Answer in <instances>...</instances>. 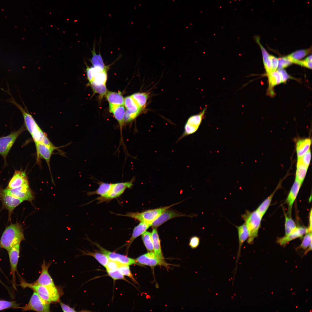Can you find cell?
Instances as JSON below:
<instances>
[{"instance_id":"cell-1","label":"cell","mask_w":312,"mask_h":312,"mask_svg":"<svg viewBox=\"0 0 312 312\" xmlns=\"http://www.w3.org/2000/svg\"><path fill=\"white\" fill-rule=\"evenodd\" d=\"M12 102L21 112L26 129L31 134L34 143H41L51 147L55 146L38 126L32 116L16 101H13Z\"/></svg>"},{"instance_id":"cell-2","label":"cell","mask_w":312,"mask_h":312,"mask_svg":"<svg viewBox=\"0 0 312 312\" xmlns=\"http://www.w3.org/2000/svg\"><path fill=\"white\" fill-rule=\"evenodd\" d=\"M25 239L22 227L18 224H12L5 229L0 241L2 248L8 251L14 246Z\"/></svg>"},{"instance_id":"cell-3","label":"cell","mask_w":312,"mask_h":312,"mask_svg":"<svg viewBox=\"0 0 312 312\" xmlns=\"http://www.w3.org/2000/svg\"><path fill=\"white\" fill-rule=\"evenodd\" d=\"M20 285L23 288L31 289L47 303L50 304L59 300L60 294L55 285L47 286L36 284L34 283H28L23 280H21Z\"/></svg>"},{"instance_id":"cell-4","label":"cell","mask_w":312,"mask_h":312,"mask_svg":"<svg viewBox=\"0 0 312 312\" xmlns=\"http://www.w3.org/2000/svg\"><path fill=\"white\" fill-rule=\"evenodd\" d=\"M242 217L245 221L248 232L247 243L249 244H252L255 238L258 236L262 218L256 210L252 212L246 210L245 213L242 215Z\"/></svg>"},{"instance_id":"cell-5","label":"cell","mask_w":312,"mask_h":312,"mask_svg":"<svg viewBox=\"0 0 312 312\" xmlns=\"http://www.w3.org/2000/svg\"><path fill=\"white\" fill-rule=\"evenodd\" d=\"M172 204L170 206L146 210L141 212H129L125 214H118V215L130 217L141 222L152 224L159 216L165 211L171 207L179 203Z\"/></svg>"},{"instance_id":"cell-6","label":"cell","mask_w":312,"mask_h":312,"mask_svg":"<svg viewBox=\"0 0 312 312\" xmlns=\"http://www.w3.org/2000/svg\"><path fill=\"white\" fill-rule=\"evenodd\" d=\"M207 108V107H205L198 114L192 115L189 118L185 125L183 133L178 139L176 142L183 137L192 134L197 131L203 119L205 117Z\"/></svg>"},{"instance_id":"cell-7","label":"cell","mask_w":312,"mask_h":312,"mask_svg":"<svg viewBox=\"0 0 312 312\" xmlns=\"http://www.w3.org/2000/svg\"><path fill=\"white\" fill-rule=\"evenodd\" d=\"M24 127L23 125L17 131L0 138V154L4 160H5L8 153L17 138L25 131Z\"/></svg>"},{"instance_id":"cell-8","label":"cell","mask_w":312,"mask_h":312,"mask_svg":"<svg viewBox=\"0 0 312 312\" xmlns=\"http://www.w3.org/2000/svg\"><path fill=\"white\" fill-rule=\"evenodd\" d=\"M23 311L31 310L37 312H48L50 311V304L44 300L38 295L34 291L27 305L22 307H18Z\"/></svg>"},{"instance_id":"cell-9","label":"cell","mask_w":312,"mask_h":312,"mask_svg":"<svg viewBox=\"0 0 312 312\" xmlns=\"http://www.w3.org/2000/svg\"><path fill=\"white\" fill-rule=\"evenodd\" d=\"M135 178L133 177L130 181L112 183L110 189L107 196L103 198H98L101 201L111 200L118 197L125 190L130 188L133 185Z\"/></svg>"},{"instance_id":"cell-10","label":"cell","mask_w":312,"mask_h":312,"mask_svg":"<svg viewBox=\"0 0 312 312\" xmlns=\"http://www.w3.org/2000/svg\"><path fill=\"white\" fill-rule=\"evenodd\" d=\"M5 192L24 201L30 202L34 198V194L29 185V183L15 188L3 189Z\"/></svg>"},{"instance_id":"cell-11","label":"cell","mask_w":312,"mask_h":312,"mask_svg":"<svg viewBox=\"0 0 312 312\" xmlns=\"http://www.w3.org/2000/svg\"><path fill=\"white\" fill-rule=\"evenodd\" d=\"M135 260L138 263L151 267L167 265L164 259L159 257L153 252H150L142 255Z\"/></svg>"},{"instance_id":"cell-12","label":"cell","mask_w":312,"mask_h":312,"mask_svg":"<svg viewBox=\"0 0 312 312\" xmlns=\"http://www.w3.org/2000/svg\"><path fill=\"white\" fill-rule=\"evenodd\" d=\"M94 244L98 247L100 252L106 255L109 259L116 261L120 264L129 265L138 263L135 259L131 258L121 254L107 250L97 243H94Z\"/></svg>"},{"instance_id":"cell-13","label":"cell","mask_w":312,"mask_h":312,"mask_svg":"<svg viewBox=\"0 0 312 312\" xmlns=\"http://www.w3.org/2000/svg\"><path fill=\"white\" fill-rule=\"evenodd\" d=\"M20 243L13 246L8 251L9 260L11 266V274L12 276V283L13 287L16 289V277L15 273L19 258Z\"/></svg>"},{"instance_id":"cell-14","label":"cell","mask_w":312,"mask_h":312,"mask_svg":"<svg viewBox=\"0 0 312 312\" xmlns=\"http://www.w3.org/2000/svg\"><path fill=\"white\" fill-rule=\"evenodd\" d=\"M182 216L191 217L190 215H186L176 210L168 209L162 213L153 222L151 226L153 228H157L169 220Z\"/></svg>"},{"instance_id":"cell-15","label":"cell","mask_w":312,"mask_h":312,"mask_svg":"<svg viewBox=\"0 0 312 312\" xmlns=\"http://www.w3.org/2000/svg\"><path fill=\"white\" fill-rule=\"evenodd\" d=\"M308 232V229L304 227H296L288 234L279 238L277 242L279 245L285 246L290 241L298 237H302Z\"/></svg>"},{"instance_id":"cell-16","label":"cell","mask_w":312,"mask_h":312,"mask_svg":"<svg viewBox=\"0 0 312 312\" xmlns=\"http://www.w3.org/2000/svg\"><path fill=\"white\" fill-rule=\"evenodd\" d=\"M37 159L39 158L44 159L46 161L50 169V161L53 151L57 148L55 146L51 147L42 143L35 142Z\"/></svg>"},{"instance_id":"cell-17","label":"cell","mask_w":312,"mask_h":312,"mask_svg":"<svg viewBox=\"0 0 312 312\" xmlns=\"http://www.w3.org/2000/svg\"><path fill=\"white\" fill-rule=\"evenodd\" d=\"M0 199L5 207L10 213L23 201L3 191V189L0 190Z\"/></svg>"},{"instance_id":"cell-18","label":"cell","mask_w":312,"mask_h":312,"mask_svg":"<svg viewBox=\"0 0 312 312\" xmlns=\"http://www.w3.org/2000/svg\"><path fill=\"white\" fill-rule=\"evenodd\" d=\"M51 263H46L44 260L41 265V271L37 280L34 283L36 284L44 286H55L53 281L48 272Z\"/></svg>"},{"instance_id":"cell-19","label":"cell","mask_w":312,"mask_h":312,"mask_svg":"<svg viewBox=\"0 0 312 312\" xmlns=\"http://www.w3.org/2000/svg\"><path fill=\"white\" fill-rule=\"evenodd\" d=\"M238 231L239 247L236 261V267L235 270V276L237 270L238 259L241 255V248L243 243L248 238L249 234L247 227L245 223L239 226H235Z\"/></svg>"},{"instance_id":"cell-20","label":"cell","mask_w":312,"mask_h":312,"mask_svg":"<svg viewBox=\"0 0 312 312\" xmlns=\"http://www.w3.org/2000/svg\"><path fill=\"white\" fill-rule=\"evenodd\" d=\"M27 183L28 181L25 172L16 170L9 182L7 188L13 189Z\"/></svg>"},{"instance_id":"cell-21","label":"cell","mask_w":312,"mask_h":312,"mask_svg":"<svg viewBox=\"0 0 312 312\" xmlns=\"http://www.w3.org/2000/svg\"><path fill=\"white\" fill-rule=\"evenodd\" d=\"M267 75L268 87L267 91V94L271 97H273L275 95L274 87L282 83L281 77L277 70L272 72Z\"/></svg>"},{"instance_id":"cell-22","label":"cell","mask_w":312,"mask_h":312,"mask_svg":"<svg viewBox=\"0 0 312 312\" xmlns=\"http://www.w3.org/2000/svg\"><path fill=\"white\" fill-rule=\"evenodd\" d=\"M302 183L299 181L295 180L291 188L285 202L288 206V216H291V211L293 203L298 194Z\"/></svg>"},{"instance_id":"cell-23","label":"cell","mask_w":312,"mask_h":312,"mask_svg":"<svg viewBox=\"0 0 312 312\" xmlns=\"http://www.w3.org/2000/svg\"><path fill=\"white\" fill-rule=\"evenodd\" d=\"M151 225V224L149 223L140 222L134 229L131 236L125 244L126 245L129 247L134 240L146 231Z\"/></svg>"},{"instance_id":"cell-24","label":"cell","mask_w":312,"mask_h":312,"mask_svg":"<svg viewBox=\"0 0 312 312\" xmlns=\"http://www.w3.org/2000/svg\"><path fill=\"white\" fill-rule=\"evenodd\" d=\"M311 143L310 138L298 139L296 142V149L298 159L300 158L309 149Z\"/></svg>"},{"instance_id":"cell-25","label":"cell","mask_w":312,"mask_h":312,"mask_svg":"<svg viewBox=\"0 0 312 312\" xmlns=\"http://www.w3.org/2000/svg\"><path fill=\"white\" fill-rule=\"evenodd\" d=\"M109 110L118 121L121 129L124 122V117L125 111L124 105L109 104Z\"/></svg>"},{"instance_id":"cell-26","label":"cell","mask_w":312,"mask_h":312,"mask_svg":"<svg viewBox=\"0 0 312 312\" xmlns=\"http://www.w3.org/2000/svg\"><path fill=\"white\" fill-rule=\"evenodd\" d=\"M105 95L109 104L124 105V99L120 93L107 91Z\"/></svg>"},{"instance_id":"cell-27","label":"cell","mask_w":312,"mask_h":312,"mask_svg":"<svg viewBox=\"0 0 312 312\" xmlns=\"http://www.w3.org/2000/svg\"><path fill=\"white\" fill-rule=\"evenodd\" d=\"M151 233L153 241V252L159 257L164 259L161 250L160 240L157 228H153Z\"/></svg>"},{"instance_id":"cell-28","label":"cell","mask_w":312,"mask_h":312,"mask_svg":"<svg viewBox=\"0 0 312 312\" xmlns=\"http://www.w3.org/2000/svg\"><path fill=\"white\" fill-rule=\"evenodd\" d=\"M124 104L127 110L138 116L142 110L131 96H127L124 99Z\"/></svg>"},{"instance_id":"cell-29","label":"cell","mask_w":312,"mask_h":312,"mask_svg":"<svg viewBox=\"0 0 312 312\" xmlns=\"http://www.w3.org/2000/svg\"><path fill=\"white\" fill-rule=\"evenodd\" d=\"M99 186L98 189L95 191L89 192L88 193L89 195L94 194H97L100 196L99 198H103L105 197L109 192L112 183H107L101 182L99 183Z\"/></svg>"},{"instance_id":"cell-30","label":"cell","mask_w":312,"mask_h":312,"mask_svg":"<svg viewBox=\"0 0 312 312\" xmlns=\"http://www.w3.org/2000/svg\"><path fill=\"white\" fill-rule=\"evenodd\" d=\"M255 40L259 45L262 52L263 62L267 75L272 72L271 62L270 59V55L266 51L261 44L259 37H255Z\"/></svg>"},{"instance_id":"cell-31","label":"cell","mask_w":312,"mask_h":312,"mask_svg":"<svg viewBox=\"0 0 312 312\" xmlns=\"http://www.w3.org/2000/svg\"><path fill=\"white\" fill-rule=\"evenodd\" d=\"M308 168L302 162L300 158L298 159L296 179L302 184L306 175Z\"/></svg>"},{"instance_id":"cell-32","label":"cell","mask_w":312,"mask_h":312,"mask_svg":"<svg viewBox=\"0 0 312 312\" xmlns=\"http://www.w3.org/2000/svg\"><path fill=\"white\" fill-rule=\"evenodd\" d=\"M280 185L279 183V184L278 185L274 191L261 203L256 210L259 213L262 218L268 209L274 194L276 190L278 189V187H280Z\"/></svg>"},{"instance_id":"cell-33","label":"cell","mask_w":312,"mask_h":312,"mask_svg":"<svg viewBox=\"0 0 312 312\" xmlns=\"http://www.w3.org/2000/svg\"><path fill=\"white\" fill-rule=\"evenodd\" d=\"M148 95V94L146 93L137 92L131 96L137 104L142 109L146 106Z\"/></svg>"},{"instance_id":"cell-34","label":"cell","mask_w":312,"mask_h":312,"mask_svg":"<svg viewBox=\"0 0 312 312\" xmlns=\"http://www.w3.org/2000/svg\"><path fill=\"white\" fill-rule=\"evenodd\" d=\"M107 77V69L103 70L98 72L90 83H93L97 85L106 84Z\"/></svg>"},{"instance_id":"cell-35","label":"cell","mask_w":312,"mask_h":312,"mask_svg":"<svg viewBox=\"0 0 312 312\" xmlns=\"http://www.w3.org/2000/svg\"><path fill=\"white\" fill-rule=\"evenodd\" d=\"M83 252V254L85 255H89L93 257L100 264L105 267L109 260L106 255L102 253L92 252Z\"/></svg>"},{"instance_id":"cell-36","label":"cell","mask_w":312,"mask_h":312,"mask_svg":"<svg viewBox=\"0 0 312 312\" xmlns=\"http://www.w3.org/2000/svg\"><path fill=\"white\" fill-rule=\"evenodd\" d=\"M311 52V48L296 51L287 56L291 60L292 63H294L296 60L302 59Z\"/></svg>"},{"instance_id":"cell-37","label":"cell","mask_w":312,"mask_h":312,"mask_svg":"<svg viewBox=\"0 0 312 312\" xmlns=\"http://www.w3.org/2000/svg\"><path fill=\"white\" fill-rule=\"evenodd\" d=\"M142 235V241L147 250L150 252H153L151 233L146 231Z\"/></svg>"},{"instance_id":"cell-38","label":"cell","mask_w":312,"mask_h":312,"mask_svg":"<svg viewBox=\"0 0 312 312\" xmlns=\"http://www.w3.org/2000/svg\"><path fill=\"white\" fill-rule=\"evenodd\" d=\"M285 235L289 233L297 226L296 224L292 219L291 216H288L285 213Z\"/></svg>"},{"instance_id":"cell-39","label":"cell","mask_w":312,"mask_h":312,"mask_svg":"<svg viewBox=\"0 0 312 312\" xmlns=\"http://www.w3.org/2000/svg\"><path fill=\"white\" fill-rule=\"evenodd\" d=\"M94 52L91 60L93 66L99 67L103 69H107L101 55L100 54H96L95 52Z\"/></svg>"},{"instance_id":"cell-40","label":"cell","mask_w":312,"mask_h":312,"mask_svg":"<svg viewBox=\"0 0 312 312\" xmlns=\"http://www.w3.org/2000/svg\"><path fill=\"white\" fill-rule=\"evenodd\" d=\"M90 83L94 92L99 94L102 97L106 94L107 92L106 84L97 85L92 82Z\"/></svg>"},{"instance_id":"cell-41","label":"cell","mask_w":312,"mask_h":312,"mask_svg":"<svg viewBox=\"0 0 312 312\" xmlns=\"http://www.w3.org/2000/svg\"><path fill=\"white\" fill-rule=\"evenodd\" d=\"M304 237L299 247L304 250H305L312 243V232H307Z\"/></svg>"},{"instance_id":"cell-42","label":"cell","mask_w":312,"mask_h":312,"mask_svg":"<svg viewBox=\"0 0 312 312\" xmlns=\"http://www.w3.org/2000/svg\"><path fill=\"white\" fill-rule=\"evenodd\" d=\"M104 70L105 69H103L98 67L94 66L90 67H87L86 69V73L87 79L89 82L92 81L95 75L98 72Z\"/></svg>"},{"instance_id":"cell-43","label":"cell","mask_w":312,"mask_h":312,"mask_svg":"<svg viewBox=\"0 0 312 312\" xmlns=\"http://www.w3.org/2000/svg\"><path fill=\"white\" fill-rule=\"evenodd\" d=\"M129 265H128L120 264L118 269L124 276L129 277L135 281V280L131 272Z\"/></svg>"},{"instance_id":"cell-44","label":"cell","mask_w":312,"mask_h":312,"mask_svg":"<svg viewBox=\"0 0 312 312\" xmlns=\"http://www.w3.org/2000/svg\"><path fill=\"white\" fill-rule=\"evenodd\" d=\"M19 307L15 302L0 300V311L9 308H17Z\"/></svg>"},{"instance_id":"cell-45","label":"cell","mask_w":312,"mask_h":312,"mask_svg":"<svg viewBox=\"0 0 312 312\" xmlns=\"http://www.w3.org/2000/svg\"><path fill=\"white\" fill-rule=\"evenodd\" d=\"M278 60V67L279 69H283L288 66L292 63L291 60L287 56L279 58Z\"/></svg>"},{"instance_id":"cell-46","label":"cell","mask_w":312,"mask_h":312,"mask_svg":"<svg viewBox=\"0 0 312 312\" xmlns=\"http://www.w3.org/2000/svg\"><path fill=\"white\" fill-rule=\"evenodd\" d=\"M107 272L109 275L114 280H125L124 275L118 269Z\"/></svg>"},{"instance_id":"cell-47","label":"cell","mask_w":312,"mask_h":312,"mask_svg":"<svg viewBox=\"0 0 312 312\" xmlns=\"http://www.w3.org/2000/svg\"><path fill=\"white\" fill-rule=\"evenodd\" d=\"M120 264L116 261L109 259L105 267L107 271L114 270L118 269Z\"/></svg>"},{"instance_id":"cell-48","label":"cell","mask_w":312,"mask_h":312,"mask_svg":"<svg viewBox=\"0 0 312 312\" xmlns=\"http://www.w3.org/2000/svg\"><path fill=\"white\" fill-rule=\"evenodd\" d=\"M304 164L308 167L311 159V152L310 149L300 158Z\"/></svg>"},{"instance_id":"cell-49","label":"cell","mask_w":312,"mask_h":312,"mask_svg":"<svg viewBox=\"0 0 312 312\" xmlns=\"http://www.w3.org/2000/svg\"><path fill=\"white\" fill-rule=\"evenodd\" d=\"M200 243V239L198 236H195L192 237L190 239L189 245L192 249L197 248Z\"/></svg>"},{"instance_id":"cell-50","label":"cell","mask_w":312,"mask_h":312,"mask_svg":"<svg viewBox=\"0 0 312 312\" xmlns=\"http://www.w3.org/2000/svg\"><path fill=\"white\" fill-rule=\"evenodd\" d=\"M138 115L132 113L127 110L125 111L124 117V122H128L135 118Z\"/></svg>"},{"instance_id":"cell-51","label":"cell","mask_w":312,"mask_h":312,"mask_svg":"<svg viewBox=\"0 0 312 312\" xmlns=\"http://www.w3.org/2000/svg\"><path fill=\"white\" fill-rule=\"evenodd\" d=\"M277 71L281 76L282 83L285 82L289 78L292 79L285 70L283 69H279Z\"/></svg>"},{"instance_id":"cell-52","label":"cell","mask_w":312,"mask_h":312,"mask_svg":"<svg viewBox=\"0 0 312 312\" xmlns=\"http://www.w3.org/2000/svg\"><path fill=\"white\" fill-rule=\"evenodd\" d=\"M294 63L300 65L302 66L307 67L310 69L312 68V61H309L305 59L303 60H296Z\"/></svg>"},{"instance_id":"cell-53","label":"cell","mask_w":312,"mask_h":312,"mask_svg":"<svg viewBox=\"0 0 312 312\" xmlns=\"http://www.w3.org/2000/svg\"><path fill=\"white\" fill-rule=\"evenodd\" d=\"M270 59L271 62L272 72L276 71L278 67V59L272 55H270Z\"/></svg>"},{"instance_id":"cell-54","label":"cell","mask_w":312,"mask_h":312,"mask_svg":"<svg viewBox=\"0 0 312 312\" xmlns=\"http://www.w3.org/2000/svg\"><path fill=\"white\" fill-rule=\"evenodd\" d=\"M60 304L61 307L63 311L67 312H76L74 308H72L69 306L64 304L62 302L60 301Z\"/></svg>"},{"instance_id":"cell-55","label":"cell","mask_w":312,"mask_h":312,"mask_svg":"<svg viewBox=\"0 0 312 312\" xmlns=\"http://www.w3.org/2000/svg\"><path fill=\"white\" fill-rule=\"evenodd\" d=\"M312 209H311L309 215V226L307 228L308 231L312 232Z\"/></svg>"},{"instance_id":"cell-56","label":"cell","mask_w":312,"mask_h":312,"mask_svg":"<svg viewBox=\"0 0 312 312\" xmlns=\"http://www.w3.org/2000/svg\"><path fill=\"white\" fill-rule=\"evenodd\" d=\"M312 250V243H311L310 245L307 248V249L305 251L304 255L307 254L311 250Z\"/></svg>"},{"instance_id":"cell-57","label":"cell","mask_w":312,"mask_h":312,"mask_svg":"<svg viewBox=\"0 0 312 312\" xmlns=\"http://www.w3.org/2000/svg\"><path fill=\"white\" fill-rule=\"evenodd\" d=\"M312 55H311L307 57L305 60L308 61H312Z\"/></svg>"},{"instance_id":"cell-58","label":"cell","mask_w":312,"mask_h":312,"mask_svg":"<svg viewBox=\"0 0 312 312\" xmlns=\"http://www.w3.org/2000/svg\"><path fill=\"white\" fill-rule=\"evenodd\" d=\"M0 282L1 283H2L1 281V280H0Z\"/></svg>"}]
</instances>
